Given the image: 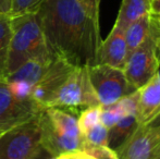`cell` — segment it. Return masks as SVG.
<instances>
[{
	"mask_svg": "<svg viewBox=\"0 0 160 159\" xmlns=\"http://www.w3.org/2000/svg\"><path fill=\"white\" fill-rule=\"evenodd\" d=\"M37 14L51 57L73 67L98 63L101 44L99 15L80 0H44Z\"/></svg>",
	"mask_w": 160,
	"mask_h": 159,
	"instance_id": "6da1fadb",
	"label": "cell"
},
{
	"mask_svg": "<svg viewBox=\"0 0 160 159\" xmlns=\"http://www.w3.org/2000/svg\"><path fill=\"white\" fill-rule=\"evenodd\" d=\"M11 24L12 36L4 75L11 74L28 60L53 59L47 48L37 12L13 17Z\"/></svg>",
	"mask_w": 160,
	"mask_h": 159,
	"instance_id": "7a4b0ae2",
	"label": "cell"
},
{
	"mask_svg": "<svg viewBox=\"0 0 160 159\" xmlns=\"http://www.w3.org/2000/svg\"><path fill=\"white\" fill-rule=\"evenodd\" d=\"M42 147L52 157L83 151L84 138L78 119L62 108L48 107L40 112Z\"/></svg>",
	"mask_w": 160,
	"mask_h": 159,
	"instance_id": "3957f363",
	"label": "cell"
},
{
	"mask_svg": "<svg viewBox=\"0 0 160 159\" xmlns=\"http://www.w3.org/2000/svg\"><path fill=\"white\" fill-rule=\"evenodd\" d=\"M160 25L158 19L152 14V25L146 38L127 58L123 72L128 82L139 89L155 77L160 69L159 52Z\"/></svg>",
	"mask_w": 160,
	"mask_h": 159,
	"instance_id": "277c9868",
	"label": "cell"
},
{
	"mask_svg": "<svg viewBox=\"0 0 160 159\" xmlns=\"http://www.w3.org/2000/svg\"><path fill=\"white\" fill-rule=\"evenodd\" d=\"M42 110L0 132V159H31L37 153L42 147Z\"/></svg>",
	"mask_w": 160,
	"mask_h": 159,
	"instance_id": "5b68a950",
	"label": "cell"
},
{
	"mask_svg": "<svg viewBox=\"0 0 160 159\" xmlns=\"http://www.w3.org/2000/svg\"><path fill=\"white\" fill-rule=\"evenodd\" d=\"M95 106L100 104L89 80L87 67H74L48 105V107L68 109Z\"/></svg>",
	"mask_w": 160,
	"mask_h": 159,
	"instance_id": "8992f818",
	"label": "cell"
},
{
	"mask_svg": "<svg viewBox=\"0 0 160 159\" xmlns=\"http://www.w3.org/2000/svg\"><path fill=\"white\" fill-rule=\"evenodd\" d=\"M88 75L100 106H109L136 91L128 82L123 69L97 63L87 67Z\"/></svg>",
	"mask_w": 160,
	"mask_h": 159,
	"instance_id": "52a82bcc",
	"label": "cell"
},
{
	"mask_svg": "<svg viewBox=\"0 0 160 159\" xmlns=\"http://www.w3.org/2000/svg\"><path fill=\"white\" fill-rule=\"evenodd\" d=\"M42 109L33 100L18 99L6 77H0V132L30 119Z\"/></svg>",
	"mask_w": 160,
	"mask_h": 159,
	"instance_id": "ba28073f",
	"label": "cell"
},
{
	"mask_svg": "<svg viewBox=\"0 0 160 159\" xmlns=\"http://www.w3.org/2000/svg\"><path fill=\"white\" fill-rule=\"evenodd\" d=\"M159 145L160 129L139 124L114 152L119 159H152Z\"/></svg>",
	"mask_w": 160,
	"mask_h": 159,
	"instance_id": "9c48e42d",
	"label": "cell"
},
{
	"mask_svg": "<svg viewBox=\"0 0 160 159\" xmlns=\"http://www.w3.org/2000/svg\"><path fill=\"white\" fill-rule=\"evenodd\" d=\"M74 67L60 58H53L48 69L32 89V100L42 108H47Z\"/></svg>",
	"mask_w": 160,
	"mask_h": 159,
	"instance_id": "30bf717a",
	"label": "cell"
},
{
	"mask_svg": "<svg viewBox=\"0 0 160 159\" xmlns=\"http://www.w3.org/2000/svg\"><path fill=\"white\" fill-rule=\"evenodd\" d=\"M128 57L124 31L113 26L105 40H101L98 51V63L123 69Z\"/></svg>",
	"mask_w": 160,
	"mask_h": 159,
	"instance_id": "8fae6325",
	"label": "cell"
},
{
	"mask_svg": "<svg viewBox=\"0 0 160 159\" xmlns=\"http://www.w3.org/2000/svg\"><path fill=\"white\" fill-rule=\"evenodd\" d=\"M138 124L147 121L160 107V72L138 89Z\"/></svg>",
	"mask_w": 160,
	"mask_h": 159,
	"instance_id": "7c38bea8",
	"label": "cell"
},
{
	"mask_svg": "<svg viewBox=\"0 0 160 159\" xmlns=\"http://www.w3.org/2000/svg\"><path fill=\"white\" fill-rule=\"evenodd\" d=\"M52 60L53 59L28 60L25 63L22 64L20 68H18L14 72L4 75V77L8 82H24L34 87L45 74Z\"/></svg>",
	"mask_w": 160,
	"mask_h": 159,
	"instance_id": "4fadbf2b",
	"label": "cell"
},
{
	"mask_svg": "<svg viewBox=\"0 0 160 159\" xmlns=\"http://www.w3.org/2000/svg\"><path fill=\"white\" fill-rule=\"evenodd\" d=\"M150 12V0H123L113 26L125 31L128 26Z\"/></svg>",
	"mask_w": 160,
	"mask_h": 159,
	"instance_id": "5bb4252c",
	"label": "cell"
},
{
	"mask_svg": "<svg viewBox=\"0 0 160 159\" xmlns=\"http://www.w3.org/2000/svg\"><path fill=\"white\" fill-rule=\"evenodd\" d=\"M152 12L147 13V14H144L143 17H141L136 21L131 23L128 26L127 30L124 31L128 56L132 51H134L143 42V40L146 38V36L149 33L150 25H152Z\"/></svg>",
	"mask_w": 160,
	"mask_h": 159,
	"instance_id": "9a60e30c",
	"label": "cell"
},
{
	"mask_svg": "<svg viewBox=\"0 0 160 159\" xmlns=\"http://www.w3.org/2000/svg\"><path fill=\"white\" fill-rule=\"evenodd\" d=\"M138 125L136 115H128L122 117L108 132V147L116 151L123 142L133 133Z\"/></svg>",
	"mask_w": 160,
	"mask_h": 159,
	"instance_id": "2e32d148",
	"label": "cell"
},
{
	"mask_svg": "<svg viewBox=\"0 0 160 159\" xmlns=\"http://www.w3.org/2000/svg\"><path fill=\"white\" fill-rule=\"evenodd\" d=\"M11 36H12L11 17L7 13L0 12V77H3L6 72Z\"/></svg>",
	"mask_w": 160,
	"mask_h": 159,
	"instance_id": "e0dca14e",
	"label": "cell"
},
{
	"mask_svg": "<svg viewBox=\"0 0 160 159\" xmlns=\"http://www.w3.org/2000/svg\"><path fill=\"white\" fill-rule=\"evenodd\" d=\"M108 132L109 129L100 122L83 134L85 146H108Z\"/></svg>",
	"mask_w": 160,
	"mask_h": 159,
	"instance_id": "ac0fdd59",
	"label": "cell"
},
{
	"mask_svg": "<svg viewBox=\"0 0 160 159\" xmlns=\"http://www.w3.org/2000/svg\"><path fill=\"white\" fill-rule=\"evenodd\" d=\"M42 1L44 0H11L10 9L7 14L13 19L26 13L37 12Z\"/></svg>",
	"mask_w": 160,
	"mask_h": 159,
	"instance_id": "d6986e66",
	"label": "cell"
},
{
	"mask_svg": "<svg viewBox=\"0 0 160 159\" xmlns=\"http://www.w3.org/2000/svg\"><path fill=\"white\" fill-rule=\"evenodd\" d=\"M100 106H95L85 108L81 112L80 117L78 119V124L82 135L85 132L88 131L91 127H93L94 125L100 122Z\"/></svg>",
	"mask_w": 160,
	"mask_h": 159,
	"instance_id": "ffe728a7",
	"label": "cell"
},
{
	"mask_svg": "<svg viewBox=\"0 0 160 159\" xmlns=\"http://www.w3.org/2000/svg\"><path fill=\"white\" fill-rule=\"evenodd\" d=\"M100 123L107 129L112 127L122 117H124L122 110L117 102L109 106H100Z\"/></svg>",
	"mask_w": 160,
	"mask_h": 159,
	"instance_id": "44dd1931",
	"label": "cell"
},
{
	"mask_svg": "<svg viewBox=\"0 0 160 159\" xmlns=\"http://www.w3.org/2000/svg\"><path fill=\"white\" fill-rule=\"evenodd\" d=\"M138 100H139V93L138 89L133 92L132 94L125 96V97L121 98L117 104L122 110L123 115H136L138 113Z\"/></svg>",
	"mask_w": 160,
	"mask_h": 159,
	"instance_id": "7402d4cb",
	"label": "cell"
},
{
	"mask_svg": "<svg viewBox=\"0 0 160 159\" xmlns=\"http://www.w3.org/2000/svg\"><path fill=\"white\" fill-rule=\"evenodd\" d=\"M8 82V81H7ZM12 94L20 100H32V89L31 85L24 82H8Z\"/></svg>",
	"mask_w": 160,
	"mask_h": 159,
	"instance_id": "603a6c76",
	"label": "cell"
},
{
	"mask_svg": "<svg viewBox=\"0 0 160 159\" xmlns=\"http://www.w3.org/2000/svg\"><path fill=\"white\" fill-rule=\"evenodd\" d=\"M83 151L94 159H119L116 152L108 146H85Z\"/></svg>",
	"mask_w": 160,
	"mask_h": 159,
	"instance_id": "cb8c5ba5",
	"label": "cell"
},
{
	"mask_svg": "<svg viewBox=\"0 0 160 159\" xmlns=\"http://www.w3.org/2000/svg\"><path fill=\"white\" fill-rule=\"evenodd\" d=\"M141 125H144L146 127H150V129H160V107L149 119L145 121L144 123H142Z\"/></svg>",
	"mask_w": 160,
	"mask_h": 159,
	"instance_id": "d4e9b609",
	"label": "cell"
},
{
	"mask_svg": "<svg viewBox=\"0 0 160 159\" xmlns=\"http://www.w3.org/2000/svg\"><path fill=\"white\" fill-rule=\"evenodd\" d=\"M89 11L96 15H99V7H100L101 0H80Z\"/></svg>",
	"mask_w": 160,
	"mask_h": 159,
	"instance_id": "484cf974",
	"label": "cell"
},
{
	"mask_svg": "<svg viewBox=\"0 0 160 159\" xmlns=\"http://www.w3.org/2000/svg\"><path fill=\"white\" fill-rule=\"evenodd\" d=\"M150 12L160 17V0H150Z\"/></svg>",
	"mask_w": 160,
	"mask_h": 159,
	"instance_id": "4316f807",
	"label": "cell"
},
{
	"mask_svg": "<svg viewBox=\"0 0 160 159\" xmlns=\"http://www.w3.org/2000/svg\"><path fill=\"white\" fill-rule=\"evenodd\" d=\"M50 157H52V156H51L48 152L45 151L42 147H40V148L38 149L37 153H36L31 159H49Z\"/></svg>",
	"mask_w": 160,
	"mask_h": 159,
	"instance_id": "83f0119b",
	"label": "cell"
},
{
	"mask_svg": "<svg viewBox=\"0 0 160 159\" xmlns=\"http://www.w3.org/2000/svg\"><path fill=\"white\" fill-rule=\"evenodd\" d=\"M11 0H0V12L8 13L9 9H10Z\"/></svg>",
	"mask_w": 160,
	"mask_h": 159,
	"instance_id": "f1b7e54d",
	"label": "cell"
},
{
	"mask_svg": "<svg viewBox=\"0 0 160 159\" xmlns=\"http://www.w3.org/2000/svg\"><path fill=\"white\" fill-rule=\"evenodd\" d=\"M74 154H75V152L64 153V154H61V155L57 156V157H50L49 159H74Z\"/></svg>",
	"mask_w": 160,
	"mask_h": 159,
	"instance_id": "f546056e",
	"label": "cell"
},
{
	"mask_svg": "<svg viewBox=\"0 0 160 159\" xmlns=\"http://www.w3.org/2000/svg\"><path fill=\"white\" fill-rule=\"evenodd\" d=\"M152 159H160V147L158 149H157V153H156V155H155V157L152 158Z\"/></svg>",
	"mask_w": 160,
	"mask_h": 159,
	"instance_id": "4dcf8cb0",
	"label": "cell"
},
{
	"mask_svg": "<svg viewBox=\"0 0 160 159\" xmlns=\"http://www.w3.org/2000/svg\"><path fill=\"white\" fill-rule=\"evenodd\" d=\"M157 17V15H156ZM157 19H158V22H159V25H160V17H157Z\"/></svg>",
	"mask_w": 160,
	"mask_h": 159,
	"instance_id": "1f68e13d",
	"label": "cell"
},
{
	"mask_svg": "<svg viewBox=\"0 0 160 159\" xmlns=\"http://www.w3.org/2000/svg\"><path fill=\"white\" fill-rule=\"evenodd\" d=\"M159 52H160V37H159Z\"/></svg>",
	"mask_w": 160,
	"mask_h": 159,
	"instance_id": "d6a6232c",
	"label": "cell"
},
{
	"mask_svg": "<svg viewBox=\"0 0 160 159\" xmlns=\"http://www.w3.org/2000/svg\"><path fill=\"white\" fill-rule=\"evenodd\" d=\"M159 147H160V146H159ZM159 147H158V148H159Z\"/></svg>",
	"mask_w": 160,
	"mask_h": 159,
	"instance_id": "836d02e7",
	"label": "cell"
},
{
	"mask_svg": "<svg viewBox=\"0 0 160 159\" xmlns=\"http://www.w3.org/2000/svg\"><path fill=\"white\" fill-rule=\"evenodd\" d=\"M159 146H160V145H159Z\"/></svg>",
	"mask_w": 160,
	"mask_h": 159,
	"instance_id": "e575fe53",
	"label": "cell"
}]
</instances>
